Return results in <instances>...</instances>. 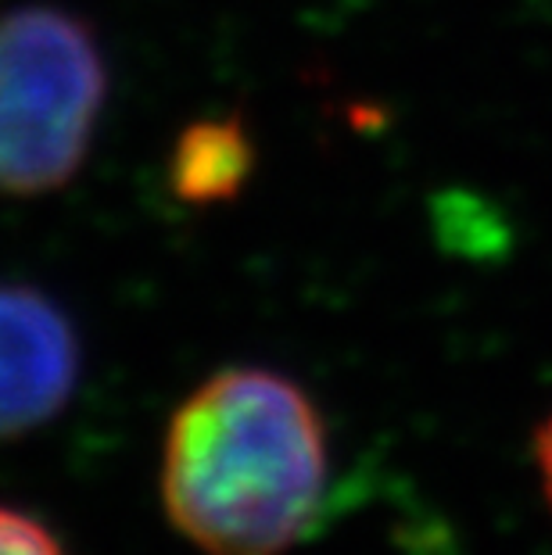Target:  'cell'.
<instances>
[{
	"mask_svg": "<svg viewBox=\"0 0 552 555\" xmlns=\"http://www.w3.org/2000/svg\"><path fill=\"white\" fill-rule=\"evenodd\" d=\"M0 555H65V552L40 519L0 505Z\"/></svg>",
	"mask_w": 552,
	"mask_h": 555,
	"instance_id": "5b68a950",
	"label": "cell"
},
{
	"mask_svg": "<svg viewBox=\"0 0 552 555\" xmlns=\"http://www.w3.org/2000/svg\"><path fill=\"white\" fill-rule=\"evenodd\" d=\"M84 348L68 312L29 283L0 280V441H15L76 395Z\"/></svg>",
	"mask_w": 552,
	"mask_h": 555,
	"instance_id": "3957f363",
	"label": "cell"
},
{
	"mask_svg": "<svg viewBox=\"0 0 552 555\" xmlns=\"http://www.w3.org/2000/svg\"><path fill=\"white\" fill-rule=\"evenodd\" d=\"M535 452H538V474H542L545 499H549V505H552V412H549V420L542 423V430H538Z\"/></svg>",
	"mask_w": 552,
	"mask_h": 555,
	"instance_id": "8992f818",
	"label": "cell"
},
{
	"mask_svg": "<svg viewBox=\"0 0 552 555\" xmlns=\"http://www.w3.org/2000/svg\"><path fill=\"white\" fill-rule=\"evenodd\" d=\"M162 505L202 555H287L331 488V437L301 384L227 365L176 405L162 444Z\"/></svg>",
	"mask_w": 552,
	"mask_h": 555,
	"instance_id": "6da1fadb",
	"label": "cell"
},
{
	"mask_svg": "<svg viewBox=\"0 0 552 555\" xmlns=\"http://www.w3.org/2000/svg\"><path fill=\"white\" fill-rule=\"evenodd\" d=\"M255 144L238 119L187 126L169 155V186L187 205H219L248 183Z\"/></svg>",
	"mask_w": 552,
	"mask_h": 555,
	"instance_id": "277c9868",
	"label": "cell"
},
{
	"mask_svg": "<svg viewBox=\"0 0 552 555\" xmlns=\"http://www.w3.org/2000/svg\"><path fill=\"white\" fill-rule=\"evenodd\" d=\"M108 101V62L90 22L54 4L0 15V197L73 183Z\"/></svg>",
	"mask_w": 552,
	"mask_h": 555,
	"instance_id": "7a4b0ae2",
	"label": "cell"
}]
</instances>
